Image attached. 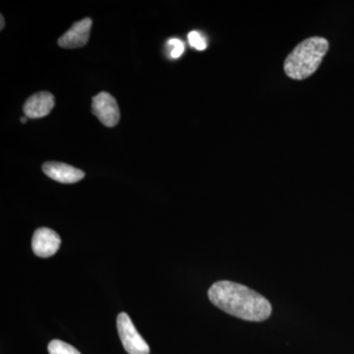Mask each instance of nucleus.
<instances>
[{"instance_id": "obj_11", "label": "nucleus", "mask_w": 354, "mask_h": 354, "mask_svg": "<svg viewBox=\"0 0 354 354\" xmlns=\"http://www.w3.org/2000/svg\"><path fill=\"white\" fill-rule=\"evenodd\" d=\"M167 44H169V46H171V55H169L171 58L176 59V58H179L183 55L185 46H184V44L180 39H171Z\"/></svg>"}, {"instance_id": "obj_10", "label": "nucleus", "mask_w": 354, "mask_h": 354, "mask_svg": "<svg viewBox=\"0 0 354 354\" xmlns=\"http://www.w3.org/2000/svg\"><path fill=\"white\" fill-rule=\"evenodd\" d=\"M188 41L192 48H196L197 50H205L207 48V43L203 38L201 34L196 31L190 32L188 34Z\"/></svg>"}, {"instance_id": "obj_8", "label": "nucleus", "mask_w": 354, "mask_h": 354, "mask_svg": "<svg viewBox=\"0 0 354 354\" xmlns=\"http://www.w3.org/2000/svg\"><path fill=\"white\" fill-rule=\"evenodd\" d=\"M55 101L53 95L50 92H39L32 95L26 101L24 113L26 118H41L50 114L55 106Z\"/></svg>"}, {"instance_id": "obj_3", "label": "nucleus", "mask_w": 354, "mask_h": 354, "mask_svg": "<svg viewBox=\"0 0 354 354\" xmlns=\"http://www.w3.org/2000/svg\"><path fill=\"white\" fill-rule=\"evenodd\" d=\"M118 335L125 351L129 354H149L150 348L133 325L131 319L122 312L118 316Z\"/></svg>"}, {"instance_id": "obj_4", "label": "nucleus", "mask_w": 354, "mask_h": 354, "mask_svg": "<svg viewBox=\"0 0 354 354\" xmlns=\"http://www.w3.org/2000/svg\"><path fill=\"white\" fill-rule=\"evenodd\" d=\"M92 111L104 127H113L120 122V111L118 102L109 93L102 92L93 97Z\"/></svg>"}, {"instance_id": "obj_1", "label": "nucleus", "mask_w": 354, "mask_h": 354, "mask_svg": "<svg viewBox=\"0 0 354 354\" xmlns=\"http://www.w3.org/2000/svg\"><path fill=\"white\" fill-rule=\"evenodd\" d=\"M208 295L215 306L241 320L262 322L272 314L267 298L234 281H216L209 288Z\"/></svg>"}, {"instance_id": "obj_5", "label": "nucleus", "mask_w": 354, "mask_h": 354, "mask_svg": "<svg viewBox=\"0 0 354 354\" xmlns=\"http://www.w3.org/2000/svg\"><path fill=\"white\" fill-rule=\"evenodd\" d=\"M60 244H62V239L59 235L50 228H39L32 236V251L38 257H51L57 252Z\"/></svg>"}, {"instance_id": "obj_12", "label": "nucleus", "mask_w": 354, "mask_h": 354, "mask_svg": "<svg viewBox=\"0 0 354 354\" xmlns=\"http://www.w3.org/2000/svg\"><path fill=\"white\" fill-rule=\"evenodd\" d=\"M4 25H6V23H4L3 16L1 15V27H0V29L3 30Z\"/></svg>"}, {"instance_id": "obj_7", "label": "nucleus", "mask_w": 354, "mask_h": 354, "mask_svg": "<svg viewBox=\"0 0 354 354\" xmlns=\"http://www.w3.org/2000/svg\"><path fill=\"white\" fill-rule=\"evenodd\" d=\"M43 171L50 178L60 183H75L82 180L85 174L81 169L64 164V162H48L43 165Z\"/></svg>"}, {"instance_id": "obj_2", "label": "nucleus", "mask_w": 354, "mask_h": 354, "mask_svg": "<svg viewBox=\"0 0 354 354\" xmlns=\"http://www.w3.org/2000/svg\"><path fill=\"white\" fill-rule=\"evenodd\" d=\"M329 50L327 39L313 37L298 44L286 57L285 71L286 75L295 80H304L315 73L326 53Z\"/></svg>"}, {"instance_id": "obj_13", "label": "nucleus", "mask_w": 354, "mask_h": 354, "mask_svg": "<svg viewBox=\"0 0 354 354\" xmlns=\"http://www.w3.org/2000/svg\"><path fill=\"white\" fill-rule=\"evenodd\" d=\"M21 121H22V123H26V121H27V118H21Z\"/></svg>"}, {"instance_id": "obj_6", "label": "nucleus", "mask_w": 354, "mask_h": 354, "mask_svg": "<svg viewBox=\"0 0 354 354\" xmlns=\"http://www.w3.org/2000/svg\"><path fill=\"white\" fill-rule=\"evenodd\" d=\"M93 21L90 18L74 23L68 31L58 39V44L64 48H82L87 44L90 38Z\"/></svg>"}, {"instance_id": "obj_9", "label": "nucleus", "mask_w": 354, "mask_h": 354, "mask_svg": "<svg viewBox=\"0 0 354 354\" xmlns=\"http://www.w3.org/2000/svg\"><path fill=\"white\" fill-rule=\"evenodd\" d=\"M48 348L50 354H81L74 346L59 339L51 341Z\"/></svg>"}]
</instances>
